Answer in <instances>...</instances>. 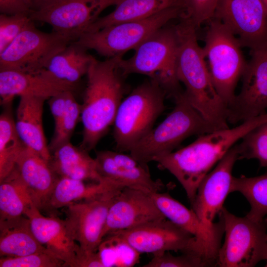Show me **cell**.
<instances>
[{
  "instance_id": "cell-39",
  "label": "cell",
  "mask_w": 267,
  "mask_h": 267,
  "mask_svg": "<svg viewBox=\"0 0 267 267\" xmlns=\"http://www.w3.org/2000/svg\"><path fill=\"white\" fill-rule=\"evenodd\" d=\"M74 95V91L67 90L58 93L48 99V103L54 126L59 122L64 115L69 103Z\"/></svg>"
},
{
  "instance_id": "cell-20",
  "label": "cell",
  "mask_w": 267,
  "mask_h": 267,
  "mask_svg": "<svg viewBox=\"0 0 267 267\" xmlns=\"http://www.w3.org/2000/svg\"><path fill=\"white\" fill-rule=\"evenodd\" d=\"M76 85L57 78L45 69L33 73L1 70L0 103L9 105L16 96L32 95L48 99L62 91H74Z\"/></svg>"
},
{
  "instance_id": "cell-29",
  "label": "cell",
  "mask_w": 267,
  "mask_h": 267,
  "mask_svg": "<svg viewBox=\"0 0 267 267\" xmlns=\"http://www.w3.org/2000/svg\"><path fill=\"white\" fill-rule=\"evenodd\" d=\"M46 249L37 239L26 216L0 223V257H17Z\"/></svg>"
},
{
  "instance_id": "cell-16",
  "label": "cell",
  "mask_w": 267,
  "mask_h": 267,
  "mask_svg": "<svg viewBox=\"0 0 267 267\" xmlns=\"http://www.w3.org/2000/svg\"><path fill=\"white\" fill-rule=\"evenodd\" d=\"M238 159V144H235L199 184L191 206L204 223L213 224L216 216L223 208L227 195L231 193L232 170Z\"/></svg>"
},
{
  "instance_id": "cell-10",
  "label": "cell",
  "mask_w": 267,
  "mask_h": 267,
  "mask_svg": "<svg viewBox=\"0 0 267 267\" xmlns=\"http://www.w3.org/2000/svg\"><path fill=\"white\" fill-rule=\"evenodd\" d=\"M74 41L71 37L54 31L42 32L33 22L0 53V70L40 71L54 55Z\"/></svg>"
},
{
  "instance_id": "cell-41",
  "label": "cell",
  "mask_w": 267,
  "mask_h": 267,
  "mask_svg": "<svg viewBox=\"0 0 267 267\" xmlns=\"http://www.w3.org/2000/svg\"><path fill=\"white\" fill-rule=\"evenodd\" d=\"M57 0H31L33 11H38L44 9Z\"/></svg>"
},
{
  "instance_id": "cell-9",
  "label": "cell",
  "mask_w": 267,
  "mask_h": 267,
  "mask_svg": "<svg viewBox=\"0 0 267 267\" xmlns=\"http://www.w3.org/2000/svg\"><path fill=\"white\" fill-rule=\"evenodd\" d=\"M182 15L179 6H173L146 18L84 33L75 42L107 58L122 56L127 51L134 49L157 30L173 20L179 19Z\"/></svg>"
},
{
  "instance_id": "cell-17",
  "label": "cell",
  "mask_w": 267,
  "mask_h": 267,
  "mask_svg": "<svg viewBox=\"0 0 267 267\" xmlns=\"http://www.w3.org/2000/svg\"><path fill=\"white\" fill-rule=\"evenodd\" d=\"M156 206L167 219L193 235L209 257L217 262L224 233L223 220L209 225L204 223L192 209H189L167 193H150Z\"/></svg>"
},
{
  "instance_id": "cell-32",
  "label": "cell",
  "mask_w": 267,
  "mask_h": 267,
  "mask_svg": "<svg viewBox=\"0 0 267 267\" xmlns=\"http://www.w3.org/2000/svg\"><path fill=\"white\" fill-rule=\"evenodd\" d=\"M97 251L104 267L134 266L137 263L140 254L114 234L105 236Z\"/></svg>"
},
{
  "instance_id": "cell-26",
  "label": "cell",
  "mask_w": 267,
  "mask_h": 267,
  "mask_svg": "<svg viewBox=\"0 0 267 267\" xmlns=\"http://www.w3.org/2000/svg\"><path fill=\"white\" fill-rule=\"evenodd\" d=\"M173 6L180 7L179 0H121L113 11L98 18L84 33L95 32L121 22L146 18Z\"/></svg>"
},
{
  "instance_id": "cell-38",
  "label": "cell",
  "mask_w": 267,
  "mask_h": 267,
  "mask_svg": "<svg viewBox=\"0 0 267 267\" xmlns=\"http://www.w3.org/2000/svg\"><path fill=\"white\" fill-rule=\"evenodd\" d=\"M181 17L189 19L198 29L214 15L219 0H179Z\"/></svg>"
},
{
  "instance_id": "cell-30",
  "label": "cell",
  "mask_w": 267,
  "mask_h": 267,
  "mask_svg": "<svg viewBox=\"0 0 267 267\" xmlns=\"http://www.w3.org/2000/svg\"><path fill=\"white\" fill-rule=\"evenodd\" d=\"M25 145L10 109L4 110L0 116V181L14 169Z\"/></svg>"
},
{
  "instance_id": "cell-19",
  "label": "cell",
  "mask_w": 267,
  "mask_h": 267,
  "mask_svg": "<svg viewBox=\"0 0 267 267\" xmlns=\"http://www.w3.org/2000/svg\"><path fill=\"white\" fill-rule=\"evenodd\" d=\"M32 232L49 252L62 260L65 267H78L83 254L73 238L66 222L53 215L45 217L35 206L26 212Z\"/></svg>"
},
{
  "instance_id": "cell-37",
  "label": "cell",
  "mask_w": 267,
  "mask_h": 267,
  "mask_svg": "<svg viewBox=\"0 0 267 267\" xmlns=\"http://www.w3.org/2000/svg\"><path fill=\"white\" fill-rule=\"evenodd\" d=\"M64 263L47 249L17 257H0V267H61Z\"/></svg>"
},
{
  "instance_id": "cell-28",
  "label": "cell",
  "mask_w": 267,
  "mask_h": 267,
  "mask_svg": "<svg viewBox=\"0 0 267 267\" xmlns=\"http://www.w3.org/2000/svg\"><path fill=\"white\" fill-rule=\"evenodd\" d=\"M35 205L26 185L15 168L0 181V223L12 222L25 216Z\"/></svg>"
},
{
  "instance_id": "cell-34",
  "label": "cell",
  "mask_w": 267,
  "mask_h": 267,
  "mask_svg": "<svg viewBox=\"0 0 267 267\" xmlns=\"http://www.w3.org/2000/svg\"><path fill=\"white\" fill-rule=\"evenodd\" d=\"M261 126L247 134L238 144L239 159H256L261 167H267V134Z\"/></svg>"
},
{
  "instance_id": "cell-21",
  "label": "cell",
  "mask_w": 267,
  "mask_h": 267,
  "mask_svg": "<svg viewBox=\"0 0 267 267\" xmlns=\"http://www.w3.org/2000/svg\"><path fill=\"white\" fill-rule=\"evenodd\" d=\"M15 168L31 194L35 205L44 209L60 178L49 161L25 145Z\"/></svg>"
},
{
  "instance_id": "cell-24",
  "label": "cell",
  "mask_w": 267,
  "mask_h": 267,
  "mask_svg": "<svg viewBox=\"0 0 267 267\" xmlns=\"http://www.w3.org/2000/svg\"><path fill=\"white\" fill-rule=\"evenodd\" d=\"M95 159L100 176L124 187L138 189L148 193L159 191L163 185L152 179L147 165L122 166L116 164L108 151L96 153Z\"/></svg>"
},
{
  "instance_id": "cell-18",
  "label": "cell",
  "mask_w": 267,
  "mask_h": 267,
  "mask_svg": "<svg viewBox=\"0 0 267 267\" xmlns=\"http://www.w3.org/2000/svg\"><path fill=\"white\" fill-rule=\"evenodd\" d=\"M165 218L150 193L124 187L111 205L103 230V239L111 233Z\"/></svg>"
},
{
  "instance_id": "cell-40",
  "label": "cell",
  "mask_w": 267,
  "mask_h": 267,
  "mask_svg": "<svg viewBox=\"0 0 267 267\" xmlns=\"http://www.w3.org/2000/svg\"><path fill=\"white\" fill-rule=\"evenodd\" d=\"M32 11L31 0H0L1 14H24L30 15Z\"/></svg>"
},
{
  "instance_id": "cell-43",
  "label": "cell",
  "mask_w": 267,
  "mask_h": 267,
  "mask_svg": "<svg viewBox=\"0 0 267 267\" xmlns=\"http://www.w3.org/2000/svg\"><path fill=\"white\" fill-rule=\"evenodd\" d=\"M262 0L267 8V0Z\"/></svg>"
},
{
  "instance_id": "cell-25",
  "label": "cell",
  "mask_w": 267,
  "mask_h": 267,
  "mask_svg": "<svg viewBox=\"0 0 267 267\" xmlns=\"http://www.w3.org/2000/svg\"><path fill=\"white\" fill-rule=\"evenodd\" d=\"M124 187L104 178L99 181L86 184L84 180L60 178L55 184L44 209L48 211L66 207L69 204L92 198L114 189Z\"/></svg>"
},
{
  "instance_id": "cell-7",
  "label": "cell",
  "mask_w": 267,
  "mask_h": 267,
  "mask_svg": "<svg viewBox=\"0 0 267 267\" xmlns=\"http://www.w3.org/2000/svg\"><path fill=\"white\" fill-rule=\"evenodd\" d=\"M209 22L202 47L214 86L227 107L233 102L237 83L247 65L237 37L221 21Z\"/></svg>"
},
{
  "instance_id": "cell-1",
  "label": "cell",
  "mask_w": 267,
  "mask_h": 267,
  "mask_svg": "<svg viewBox=\"0 0 267 267\" xmlns=\"http://www.w3.org/2000/svg\"><path fill=\"white\" fill-rule=\"evenodd\" d=\"M267 122V112L241 122L234 128L214 131L200 136L178 150L156 157L154 162L180 183L191 204L199 184L236 143Z\"/></svg>"
},
{
  "instance_id": "cell-5",
  "label": "cell",
  "mask_w": 267,
  "mask_h": 267,
  "mask_svg": "<svg viewBox=\"0 0 267 267\" xmlns=\"http://www.w3.org/2000/svg\"><path fill=\"white\" fill-rule=\"evenodd\" d=\"M166 96L159 83L149 78L123 98L113 123V138L118 151L129 152L153 128L165 110Z\"/></svg>"
},
{
  "instance_id": "cell-2",
  "label": "cell",
  "mask_w": 267,
  "mask_h": 267,
  "mask_svg": "<svg viewBox=\"0 0 267 267\" xmlns=\"http://www.w3.org/2000/svg\"><path fill=\"white\" fill-rule=\"evenodd\" d=\"M176 27L178 40L177 76L185 87L186 98L217 130L228 128L227 107L212 81L202 47L197 41V29L184 17L179 18Z\"/></svg>"
},
{
  "instance_id": "cell-15",
  "label": "cell",
  "mask_w": 267,
  "mask_h": 267,
  "mask_svg": "<svg viewBox=\"0 0 267 267\" xmlns=\"http://www.w3.org/2000/svg\"><path fill=\"white\" fill-rule=\"evenodd\" d=\"M242 77L241 91L227 107V120L231 124L267 112V47L251 50Z\"/></svg>"
},
{
  "instance_id": "cell-27",
  "label": "cell",
  "mask_w": 267,
  "mask_h": 267,
  "mask_svg": "<svg viewBox=\"0 0 267 267\" xmlns=\"http://www.w3.org/2000/svg\"><path fill=\"white\" fill-rule=\"evenodd\" d=\"M95 59L86 47L74 41L54 55L45 69L57 78L77 85Z\"/></svg>"
},
{
  "instance_id": "cell-42",
  "label": "cell",
  "mask_w": 267,
  "mask_h": 267,
  "mask_svg": "<svg viewBox=\"0 0 267 267\" xmlns=\"http://www.w3.org/2000/svg\"><path fill=\"white\" fill-rule=\"evenodd\" d=\"M263 129L265 131V132L267 134V122L264 123L261 126Z\"/></svg>"
},
{
  "instance_id": "cell-23",
  "label": "cell",
  "mask_w": 267,
  "mask_h": 267,
  "mask_svg": "<svg viewBox=\"0 0 267 267\" xmlns=\"http://www.w3.org/2000/svg\"><path fill=\"white\" fill-rule=\"evenodd\" d=\"M89 152L70 141L51 152L49 163L60 178L99 181L104 178L98 172L95 158Z\"/></svg>"
},
{
  "instance_id": "cell-3",
  "label": "cell",
  "mask_w": 267,
  "mask_h": 267,
  "mask_svg": "<svg viewBox=\"0 0 267 267\" xmlns=\"http://www.w3.org/2000/svg\"><path fill=\"white\" fill-rule=\"evenodd\" d=\"M122 56L95 59L87 76V84L81 106L82 140L80 147L89 152L94 149L109 128L113 125L126 86L118 66Z\"/></svg>"
},
{
  "instance_id": "cell-31",
  "label": "cell",
  "mask_w": 267,
  "mask_h": 267,
  "mask_svg": "<svg viewBox=\"0 0 267 267\" xmlns=\"http://www.w3.org/2000/svg\"><path fill=\"white\" fill-rule=\"evenodd\" d=\"M239 192L247 199L251 209L249 218L260 220L267 215V174L255 177H233L230 192Z\"/></svg>"
},
{
  "instance_id": "cell-12",
  "label": "cell",
  "mask_w": 267,
  "mask_h": 267,
  "mask_svg": "<svg viewBox=\"0 0 267 267\" xmlns=\"http://www.w3.org/2000/svg\"><path fill=\"white\" fill-rule=\"evenodd\" d=\"M213 17L229 29L241 46L251 50L267 47V8L262 0H219Z\"/></svg>"
},
{
  "instance_id": "cell-8",
  "label": "cell",
  "mask_w": 267,
  "mask_h": 267,
  "mask_svg": "<svg viewBox=\"0 0 267 267\" xmlns=\"http://www.w3.org/2000/svg\"><path fill=\"white\" fill-rule=\"evenodd\" d=\"M224 240L219 250L217 266L252 267L267 259V218L236 216L223 207Z\"/></svg>"
},
{
  "instance_id": "cell-36",
  "label": "cell",
  "mask_w": 267,
  "mask_h": 267,
  "mask_svg": "<svg viewBox=\"0 0 267 267\" xmlns=\"http://www.w3.org/2000/svg\"><path fill=\"white\" fill-rule=\"evenodd\" d=\"M33 21L24 14H0V53Z\"/></svg>"
},
{
  "instance_id": "cell-4",
  "label": "cell",
  "mask_w": 267,
  "mask_h": 267,
  "mask_svg": "<svg viewBox=\"0 0 267 267\" xmlns=\"http://www.w3.org/2000/svg\"><path fill=\"white\" fill-rule=\"evenodd\" d=\"M178 46L176 25L169 23L157 30L134 50L130 58L118 60L124 76L146 75L156 80L167 96L174 99L182 93L176 72Z\"/></svg>"
},
{
  "instance_id": "cell-44",
  "label": "cell",
  "mask_w": 267,
  "mask_h": 267,
  "mask_svg": "<svg viewBox=\"0 0 267 267\" xmlns=\"http://www.w3.org/2000/svg\"><path fill=\"white\" fill-rule=\"evenodd\" d=\"M266 261V264L265 267H267V259Z\"/></svg>"
},
{
  "instance_id": "cell-33",
  "label": "cell",
  "mask_w": 267,
  "mask_h": 267,
  "mask_svg": "<svg viewBox=\"0 0 267 267\" xmlns=\"http://www.w3.org/2000/svg\"><path fill=\"white\" fill-rule=\"evenodd\" d=\"M81 106L74 95L71 99L65 113L54 126L53 135L48 145L52 152L61 145L70 142L76 125L81 118Z\"/></svg>"
},
{
  "instance_id": "cell-35",
  "label": "cell",
  "mask_w": 267,
  "mask_h": 267,
  "mask_svg": "<svg viewBox=\"0 0 267 267\" xmlns=\"http://www.w3.org/2000/svg\"><path fill=\"white\" fill-rule=\"evenodd\" d=\"M213 265L203 257L194 254L182 253L175 256L169 251L156 253L142 267H204Z\"/></svg>"
},
{
  "instance_id": "cell-22",
  "label": "cell",
  "mask_w": 267,
  "mask_h": 267,
  "mask_svg": "<svg viewBox=\"0 0 267 267\" xmlns=\"http://www.w3.org/2000/svg\"><path fill=\"white\" fill-rule=\"evenodd\" d=\"M46 99L41 96H20L15 126L24 144L49 161L51 153L46 144L43 125V107Z\"/></svg>"
},
{
  "instance_id": "cell-6",
  "label": "cell",
  "mask_w": 267,
  "mask_h": 267,
  "mask_svg": "<svg viewBox=\"0 0 267 267\" xmlns=\"http://www.w3.org/2000/svg\"><path fill=\"white\" fill-rule=\"evenodd\" d=\"M174 100L173 110L129 151L143 165H147L156 157L173 151L187 137L218 130L190 104L184 91Z\"/></svg>"
},
{
  "instance_id": "cell-14",
  "label": "cell",
  "mask_w": 267,
  "mask_h": 267,
  "mask_svg": "<svg viewBox=\"0 0 267 267\" xmlns=\"http://www.w3.org/2000/svg\"><path fill=\"white\" fill-rule=\"evenodd\" d=\"M121 0H58L30 15L32 20L47 23L53 31L71 37L75 41L107 7Z\"/></svg>"
},
{
  "instance_id": "cell-13",
  "label": "cell",
  "mask_w": 267,
  "mask_h": 267,
  "mask_svg": "<svg viewBox=\"0 0 267 267\" xmlns=\"http://www.w3.org/2000/svg\"><path fill=\"white\" fill-rule=\"evenodd\" d=\"M122 188L74 202L66 207L65 221L73 238L83 251L97 252L103 239V230L110 207Z\"/></svg>"
},
{
  "instance_id": "cell-11",
  "label": "cell",
  "mask_w": 267,
  "mask_h": 267,
  "mask_svg": "<svg viewBox=\"0 0 267 267\" xmlns=\"http://www.w3.org/2000/svg\"><path fill=\"white\" fill-rule=\"evenodd\" d=\"M110 234L121 238L140 254L180 252L200 255L214 264L193 235L166 218Z\"/></svg>"
}]
</instances>
